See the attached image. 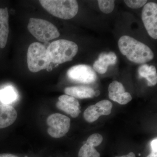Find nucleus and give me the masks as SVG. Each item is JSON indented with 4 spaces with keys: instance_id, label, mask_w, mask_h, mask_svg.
Segmentation results:
<instances>
[{
    "instance_id": "26",
    "label": "nucleus",
    "mask_w": 157,
    "mask_h": 157,
    "mask_svg": "<svg viewBox=\"0 0 157 157\" xmlns=\"http://www.w3.org/2000/svg\"><path fill=\"white\" fill-rule=\"evenodd\" d=\"M100 94V91L99 90H97L95 91V97H98Z\"/></svg>"
},
{
    "instance_id": "21",
    "label": "nucleus",
    "mask_w": 157,
    "mask_h": 157,
    "mask_svg": "<svg viewBox=\"0 0 157 157\" xmlns=\"http://www.w3.org/2000/svg\"><path fill=\"white\" fill-rule=\"evenodd\" d=\"M124 2L129 8L132 9H138L144 6L147 2V1L127 0V1H124Z\"/></svg>"
},
{
    "instance_id": "24",
    "label": "nucleus",
    "mask_w": 157,
    "mask_h": 157,
    "mask_svg": "<svg viewBox=\"0 0 157 157\" xmlns=\"http://www.w3.org/2000/svg\"><path fill=\"white\" fill-rule=\"evenodd\" d=\"M115 157H136L135 154L133 152H131L128 154L120 156H116Z\"/></svg>"
},
{
    "instance_id": "5",
    "label": "nucleus",
    "mask_w": 157,
    "mask_h": 157,
    "mask_svg": "<svg viewBox=\"0 0 157 157\" xmlns=\"http://www.w3.org/2000/svg\"><path fill=\"white\" fill-rule=\"evenodd\" d=\"M28 29L32 35L40 42H48L60 36L56 27L44 19L31 18Z\"/></svg>"
},
{
    "instance_id": "25",
    "label": "nucleus",
    "mask_w": 157,
    "mask_h": 157,
    "mask_svg": "<svg viewBox=\"0 0 157 157\" xmlns=\"http://www.w3.org/2000/svg\"><path fill=\"white\" fill-rule=\"evenodd\" d=\"M146 157H157V152L151 151V152Z\"/></svg>"
},
{
    "instance_id": "22",
    "label": "nucleus",
    "mask_w": 157,
    "mask_h": 157,
    "mask_svg": "<svg viewBox=\"0 0 157 157\" xmlns=\"http://www.w3.org/2000/svg\"><path fill=\"white\" fill-rule=\"evenodd\" d=\"M151 151L156 152H157V139L155 138L153 140H152L151 143Z\"/></svg>"
},
{
    "instance_id": "14",
    "label": "nucleus",
    "mask_w": 157,
    "mask_h": 157,
    "mask_svg": "<svg viewBox=\"0 0 157 157\" xmlns=\"http://www.w3.org/2000/svg\"><path fill=\"white\" fill-rule=\"evenodd\" d=\"M8 8L0 9V48L6 47L9 33Z\"/></svg>"
},
{
    "instance_id": "1",
    "label": "nucleus",
    "mask_w": 157,
    "mask_h": 157,
    "mask_svg": "<svg viewBox=\"0 0 157 157\" xmlns=\"http://www.w3.org/2000/svg\"><path fill=\"white\" fill-rule=\"evenodd\" d=\"M118 45L121 53L135 63H145L154 57L152 51L148 46L129 36L121 37Z\"/></svg>"
},
{
    "instance_id": "3",
    "label": "nucleus",
    "mask_w": 157,
    "mask_h": 157,
    "mask_svg": "<svg viewBox=\"0 0 157 157\" xmlns=\"http://www.w3.org/2000/svg\"><path fill=\"white\" fill-rule=\"evenodd\" d=\"M39 2L49 13L61 19H71L78 13V4L75 0H41Z\"/></svg>"
},
{
    "instance_id": "9",
    "label": "nucleus",
    "mask_w": 157,
    "mask_h": 157,
    "mask_svg": "<svg viewBox=\"0 0 157 157\" xmlns=\"http://www.w3.org/2000/svg\"><path fill=\"white\" fill-rule=\"evenodd\" d=\"M113 107L112 103L108 100H102L95 105H92L85 110L83 116L86 121L93 123L101 116L109 115Z\"/></svg>"
},
{
    "instance_id": "2",
    "label": "nucleus",
    "mask_w": 157,
    "mask_h": 157,
    "mask_svg": "<svg viewBox=\"0 0 157 157\" xmlns=\"http://www.w3.org/2000/svg\"><path fill=\"white\" fill-rule=\"evenodd\" d=\"M78 51V45L76 43L66 39L54 41L47 48L51 63L56 64L72 60Z\"/></svg>"
},
{
    "instance_id": "20",
    "label": "nucleus",
    "mask_w": 157,
    "mask_h": 157,
    "mask_svg": "<svg viewBox=\"0 0 157 157\" xmlns=\"http://www.w3.org/2000/svg\"><path fill=\"white\" fill-rule=\"evenodd\" d=\"M103 140V137L102 135L99 134H94L88 137L86 143L95 147L100 145Z\"/></svg>"
},
{
    "instance_id": "11",
    "label": "nucleus",
    "mask_w": 157,
    "mask_h": 157,
    "mask_svg": "<svg viewBox=\"0 0 157 157\" xmlns=\"http://www.w3.org/2000/svg\"><path fill=\"white\" fill-rule=\"evenodd\" d=\"M109 99L121 105H125L132 100L130 93L126 92L123 85L117 81H113L108 87Z\"/></svg>"
},
{
    "instance_id": "10",
    "label": "nucleus",
    "mask_w": 157,
    "mask_h": 157,
    "mask_svg": "<svg viewBox=\"0 0 157 157\" xmlns=\"http://www.w3.org/2000/svg\"><path fill=\"white\" fill-rule=\"evenodd\" d=\"M57 102L56 107L59 109L71 116L76 118L81 112V106L76 98L67 95L59 96Z\"/></svg>"
},
{
    "instance_id": "18",
    "label": "nucleus",
    "mask_w": 157,
    "mask_h": 157,
    "mask_svg": "<svg viewBox=\"0 0 157 157\" xmlns=\"http://www.w3.org/2000/svg\"><path fill=\"white\" fill-rule=\"evenodd\" d=\"M101 155L94 147L86 143L81 147L78 153V157H100Z\"/></svg>"
},
{
    "instance_id": "13",
    "label": "nucleus",
    "mask_w": 157,
    "mask_h": 157,
    "mask_svg": "<svg viewBox=\"0 0 157 157\" xmlns=\"http://www.w3.org/2000/svg\"><path fill=\"white\" fill-rule=\"evenodd\" d=\"M17 111L14 107L8 104H0V129L10 126L16 121Z\"/></svg>"
},
{
    "instance_id": "6",
    "label": "nucleus",
    "mask_w": 157,
    "mask_h": 157,
    "mask_svg": "<svg viewBox=\"0 0 157 157\" xmlns=\"http://www.w3.org/2000/svg\"><path fill=\"white\" fill-rule=\"evenodd\" d=\"M46 122L49 126L47 132L54 138L63 137L70 130L71 123L70 118L60 113L51 114L47 119Z\"/></svg>"
},
{
    "instance_id": "16",
    "label": "nucleus",
    "mask_w": 157,
    "mask_h": 157,
    "mask_svg": "<svg viewBox=\"0 0 157 157\" xmlns=\"http://www.w3.org/2000/svg\"><path fill=\"white\" fill-rule=\"evenodd\" d=\"M139 76L146 78L148 86H152L157 83V70L155 66L144 64L140 66L138 70Z\"/></svg>"
},
{
    "instance_id": "8",
    "label": "nucleus",
    "mask_w": 157,
    "mask_h": 157,
    "mask_svg": "<svg viewBox=\"0 0 157 157\" xmlns=\"http://www.w3.org/2000/svg\"><path fill=\"white\" fill-rule=\"evenodd\" d=\"M142 21L148 35L157 39V5L149 2L144 6L141 15Z\"/></svg>"
},
{
    "instance_id": "12",
    "label": "nucleus",
    "mask_w": 157,
    "mask_h": 157,
    "mask_svg": "<svg viewBox=\"0 0 157 157\" xmlns=\"http://www.w3.org/2000/svg\"><path fill=\"white\" fill-rule=\"evenodd\" d=\"M117 62V56L114 52L102 53L99 58L94 63L93 69L100 74H104L107 72L108 67L115 65Z\"/></svg>"
},
{
    "instance_id": "7",
    "label": "nucleus",
    "mask_w": 157,
    "mask_h": 157,
    "mask_svg": "<svg viewBox=\"0 0 157 157\" xmlns=\"http://www.w3.org/2000/svg\"><path fill=\"white\" fill-rule=\"evenodd\" d=\"M68 78L77 83L90 84L96 81L97 74L92 68L86 65H78L70 68L67 72Z\"/></svg>"
},
{
    "instance_id": "17",
    "label": "nucleus",
    "mask_w": 157,
    "mask_h": 157,
    "mask_svg": "<svg viewBox=\"0 0 157 157\" xmlns=\"http://www.w3.org/2000/svg\"><path fill=\"white\" fill-rule=\"evenodd\" d=\"M17 98V93L12 86H7L0 90V101L3 104L9 105L15 102Z\"/></svg>"
},
{
    "instance_id": "19",
    "label": "nucleus",
    "mask_w": 157,
    "mask_h": 157,
    "mask_svg": "<svg viewBox=\"0 0 157 157\" xmlns=\"http://www.w3.org/2000/svg\"><path fill=\"white\" fill-rule=\"evenodd\" d=\"M100 10L105 14L112 12L115 7V1L111 0H99L98 1Z\"/></svg>"
},
{
    "instance_id": "4",
    "label": "nucleus",
    "mask_w": 157,
    "mask_h": 157,
    "mask_svg": "<svg viewBox=\"0 0 157 157\" xmlns=\"http://www.w3.org/2000/svg\"><path fill=\"white\" fill-rule=\"evenodd\" d=\"M27 63L29 70L33 73L47 69L51 62L47 48L39 42L32 43L28 50Z\"/></svg>"
},
{
    "instance_id": "23",
    "label": "nucleus",
    "mask_w": 157,
    "mask_h": 157,
    "mask_svg": "<svg viewBox=\"0 0 157 157\" xmlns=\"http://www.w3.org/2000/svg\"><path fill=\"white\" fill-rule=\"evenodd\" d=\"M0 157H18L15 155L11 154L4 153L0 154Z\"/></svg>"
},
{
    "instance_id": "15",
    "label": "nucleus",
    "mask_w": 157,
    "mask_h": 157,
    "mask_svg": "<svg viewBox=\"0 0 157 157\" xmlns=\"http://www.w3.org/2000/svg\"><path fill=\"white\" fill-rule=\"evenodd\" d=\"M65 94L75 98L85 99L95 97V91L91 88L85 86H76L65 89Z\"/></svg>"
}]
</instances>
